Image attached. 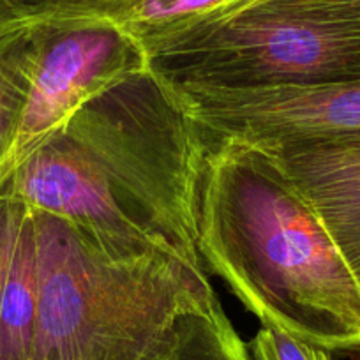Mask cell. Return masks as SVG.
<instances>
[{
    "mask_svg": "<svg viewBox=\"0 0 360 360\" xmlns=\"http://www.w3.org/2000/svg\"><path fill=\"white\" fill-rule=\"evenodd\" d=\"M140 360H248L219 300L180 314Z\"/></svg>",
    "mask_w": 360,
    "mask_h": 360,
    "instance_id": "9c48e42d",
    "label": "cell"
},
{
    "mask_svg": "<svg viewBox=\"0 0 360 360\" xmlns=\"http://www.w3.org/2000/svg\"><path fill=\"white\" fill-rule=\"evenodd\" d=\"M36 43L32 22L22 18L0 34V169L18 134L32 82Z\"/></svg>",
    "mask_w": 360,
    "mask_h": 360,
    "instance_id": "30bf717a",
    "label": "cell"
},
{
    "mask_svg": "<svg viewBox=\"0 0 360 360\" xmlns=\"http://www.w3.org/2000/svg\"><path fill=\"white\" fill-rule=\"evenodd\" d=\"M248 360H332V352L309 345L279 328L262 325L255 338L245 342Z\"/></svg>",
    "mask_w": 360,
    "mask_h": 360,
    "instance_id": "7c38bea8",
    "label": "cell"
},
{
    "mask_svg": "<svg viewBox=\"0 0 360 360\" xmlns=\"http://www.w3.org/2000/svg\"><path fill=\"white\" fill-rule=\"evenodd\" d=\"M205 152L202 127L145 68L85 103L0 180V195L110 249L209 278L198 251Z\"/></svg>",
    "mask_w": 360,
    "mask_h": 360,
    "instance_id": "6da1fadb",
    "label": "cell"
},
{
    "mask_svg": "<svg viewBox=\"0 0 360 360\" xmlns=\"http://www.w3.org/2000/svg\"><path fill=\"white\" fill-rule=\"evenodd\" d=\"M235 0H124L108 18L143 48L145 55Z\"/></svg>",
    "mask_w": 360,
    "mask_h": 360,
    "instance_id": "8fae6325",
    "label": "cell"
},
{
    "mask_svg": "<svg viewBox=\"0 0 360 360\" xmlns=\"http://www.w3.org/2000/svg\"><path fill=\"white\" fill-rule=\"evenodd\" d=\"M168 86L214 140L258 143L360 136V79L269 89Z\"/></svg>",
    "mask_w": 360,
    "mask_h": 360,
    "instance_id": "8992f818",
    "label": "cell"
},
{
    "mask_svg": "<svg viewBox=\"0 0 360 360\" xmlns=\"http://www.w3.org/2000/svg\"><path fill=\"white\" fill-rule=\"evenodd\" d=\"M124 0H6L20 18L53 15L105 16Z\"/></svg>",
    "mask_w": 360,
    "mask_h": 360,
    "instance_id": "4fadbf2b",
    "label": "cell"
},
{
    "mask_svg": "<svg viewBox=\"0 0 360 360\" xmlns=\"http://www.w3.org/2000/svg\"><path fill=\"white\" fill-rule=\"evenodd\" d=\"M27 207L9 196L0 195V299L4 292L6 278L11 266L16 238L25 217Z\"/></svg>",
    "mask_w": 360,
    "mask_h": 360,
    "instance_id": "5bb4252c",
    "label": "cell"
},
{
    "mask_svg": "<svg viewBox=\"0 0 360 360\" xmlns=\"http://www.w3.org/2000/svg\"><path fill=\"white\" fill-rule=\"evenodd\" d=\"M30 212L37 274L30 360H140L180 314L217 300L209 278L184 263L120 252L68 221Z\"/></svg>",
    "mask_w": 360,
    "mask_h": 360,
    "instance_id": "3957f363",
    "label": "cell"
},
{
    "mask_svg": "<svg viewBox=\"0 0 360 360\" xmlns=\"http://www.w3.org/2000/svg\"><path fill=\"white\" fill-rule=\"evenodd\" d=\"M198 251L262 325L360 352V283L309 203L252 145L207 136Z\"/></svg>",
    "mask_w": 360,
    "mask_h": 360,
    "instance_id": "7a4b0ae2",
    "label": "cell"
},
{
    "mask_svg": "<svg viewBox=\"0 0 360 360\" xmlns=\"http://www.w3.org/2000/svg\"><path fill=\"white\" fill-rule=\"evenodd\" d=\"M20 20L22 18H20V16L16 15L8 4H6V0H0V34L4 32L6 29H9L13 23L20 22Z\"/></svg>",
    "mask_w": 360,
    "mask_h": 360,
    "instance_id": "9a60e30c",
    "label": "cell"
},
{
    "mask_svg": "<svg viewBox=\"0 0 360 360\" xmlns=\"http://www.w3.org/2000/svg\"><path fill=\"white\" fill-rule=\"evenodd\" d=\"M248 145L263 152L295 186L360 283V136Z\"/></svg>",
    "mask_w": 360,
    "mask_h": 360,
    "instance_id": "52a82bcc",
    "label": "cell"
},
{
    "mask_svg": "<svg viewBox=\"0 0 360 360\" xmlns=\"http://www.w3.org/2000/svg\"><path fill=\"white\" fill-rule=\"evenodd\" d=\"M36 233L27 209L0 299V360H30L36 332Z\"/></svg>",
    "mask_w": 360,
    "mask_h": 360,
    "instance_id": "ba28073f",
    "label": "cell"
},
{
    "mask_svg": "<svg viewBox=\"0 0 360 360\" xmlns=\"http://www.w3.org/2000/svg\"><path fill=\"white\" fill-rule=\"evenodd\" d=\"M147 60L176 86L360 79V0H235L148 51Z\"/></svg>",
    "mask_w": 360,
    "mask_h": 360,
    "instance_id": "277c9868",
    "label": "cell"
},
{
    "mask_svg": "<svg viewBox=\"0 0 360 360\" xmlns=\"http://www.w3.org/2000/svg\"><path fill=\"white\" fill-rule=\"evenodd\" d=\"M30 22L36 43L32 82L0 180L85 103L148 68L138 41L108 18L53 15Z\"/></svg>",
    "mask_w": 360,
    "mask_h": 360,
    "instance_id": "5b68a950",
    "label": "cell"
}]
</instances>
